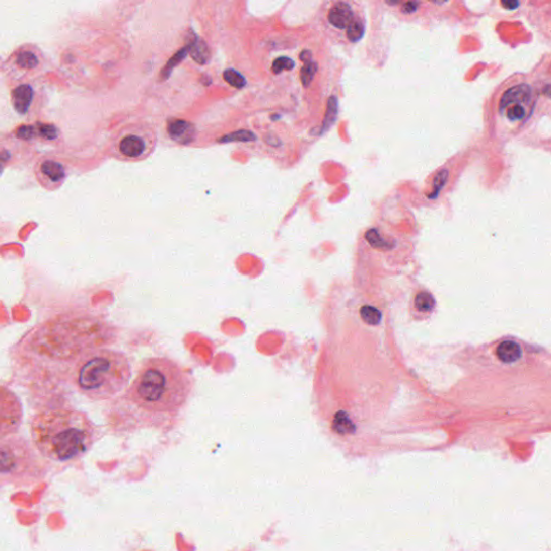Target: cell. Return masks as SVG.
<instances>
[{
    "instance_id": "obj_1",
    "label": "cell",
    "mask_w": 551,
    "mask_h": 551,
    "mask_svg": "<svg viewBox=\"0 0 551 551\" xmlns=\"http://www.w3.org/2000/svg\"><path fill=\"white\" fill-rule=\"evenodd\" d=\"M192 391V376L175 361L160 357L144 362L127 395L141 410L175 415L184 407Z\"/></svg>"
},
{
    "instance_id": "obj_2",
    "label": "cell",
    "mask_w": 551,
    "mask_h": 551,
    "mask_svg": "<svg viewBox=\"0 0 551 551\" xmlns=\"http://www.w3.org/2000/svg\"><path fill=\"white\" fill-rule=\"evenodd\" d=\"M31 436L44 458L67 462L81 458L96 439V429L83 412L58 408L36 416Z\"/></svg>"
},
{
    "instance_id": "obj_3",
    "label": "cell",
    "mask_w": 551,
    "mask_h": 551,
    "mask_svg": "<svg viewBox=\"0 0 551 551\" xmlns=\"http://www.w3.org/2000/svg\"><path fill=\"white\" fill-rule=\"evenodd\" d=\"M131 377L127 357L111 349L84 353L76 368V384L92 400H106L127 387Z\"/></svg>"
},
{
    "instance_id": "obj_4",
    "label": "cell",
    "mask_w": 551,
    "mask_h": 551,
    "mask_svg": "<svg viewBox=\"0 0 551 551\" xmlns=\"http://www.w3.org/2000/svg\"><path fill=\"white\" fill-rule=\"evenodd\" d=\"M155 138L143 131H125L116 138L115 151L124 160L139 161L146 159L153 150Z\"/></svg>"
},
{
    "instance_id": "obj_5",
    "label": "cell",
    "mask_w": 551,
    "mask_h": 551,
    "mask_svg": "<svg viewBox=\"0 0 551 551\" xmlns=\"http://www.w3.org/2000/svg\"><path fill=\"white\" fill-rule=\"evenodd\" d=\"M22 417V405L17 395L0 385V437L17 431L21 426Z\"/></svg>"
},
{
    "instance_id": "obj_6",
    "label": "cell",
    "mask_w": 551,
    "mask_h": 551,
    "mask_svg": "<svg viewBox=\"0 0 551 551\" xmlns=\"http://www.w3.org/2000/svg\"><path fill=\"white\" fill-rule=\"evenodd\" d=\"M169 137L177 144L188 145L193 143L196 136L195 126L184 120L171 119L167 122Z\"/></svg>"
},
{
    "instance_id": "obj_7",
    "label": "cell",
    "mask_w": 551,
    "mask_h": 551,
    "mask_svg": "<svg viewBox=\"0 0 551 551\" xmlns=\"http://www.w3.org/2000/svg\"><path fill=\"white\" fill-rule=\"evenodd\" d=\"M23 456L21 447H14L11 443L0 444V474H10L18 469Z\"/></svg>"
},
{
    "instance_id": "obj_8",
    "label": "cell",
    "mask_w": 551,
    "mask_h": 551,
    "mask_svg": "<svg viewBox=\"0 0 551 551\" xmlns=\"http://www.w3.org/2000/svg\"><path fill=\"white\" fill-rule=\"evenodd\" d=\"M531 93H532L531 88L526 84H520L509 89L505 94H504L501 99V102H500L501 111H503L506 107L511 105L525 104V102L529 101L531 97Z\"/></svg>"
},
{
    "instance_id": "obj_9",
    "label": "cell",
    "mask_w": 551,
    "mask_h": 551,
    "mask_svg": "<svg viewBox=\"0 0 551 551\" xmlns=\"http://www.w3.org/2000/svg\"><path fill=\"white\" fill-rule=\"evenodd\" d=\"M353 20V11L346 3H337L328 12V21L333 26L343 29Z\"/></svg>"
},
{
    "instance_id": "obj_10",
    "label": "cell",
    "mask_w": 551,
    "mask_h": 551,
    "mask_svg": "<svg viewBox=\"0 0 551 551\" xmlns=\"http://www.w3.org/2000/svg\"><path fill=\"white\" fill-rule=\"evenodd\" d=\"M34 97V91L28 84L18 86L12 93V102L14 109L20 114H25L30 107Z\"/></svg>"
},
{
    "instance_id": "obj_11",
    "label": "cell",
    "mask_w": 551,
    "mask_h": 551,
    "mask_svg": "<svg viewBox=\"0 0 551 551\" xmlns=\"http://www.w3.org/2000/svg\"><path fill=\"white\" fill-rule=\"evenodd\" d=\"M497 356L503 363H515L522 356V348L515 340H504L497 349Z\"/></svg>"
},
{
    "instance_id": "obj_12",
    "label": "cell",
    "mask_w": 551,
    "mask_h": 551,
    "mask_svg": "<svg viewBox=\"0 0 551 551\" xmlns=\"http://www.w3.org/2000/svg\"><path fill=\"white\" fill-rule=\"evenodd\" d=\"M188 53L191 54L192 58L200 65L207 64L210 58V50L206 42L200 40L198 38H194L193 40L187 44Z\"/></svg>"
},
{
    "instance_id": "obj_13",
    "label": "cell",
    "mask_w": 551,
    "mask_h": 551,
    "mask_svg": "<svg viewBox=\"0 0 551 551\" xmlns=\"http://www.w3.org/2000/svg\"><path fill=\"white\" fill-rule=\"evenodd\" d=\"M40 170L42 175L45 176L49 180L53 181V182H59L60 180L65 178V169L64 166L58 162L55 161H44L41 166Z\"/></svg>"
},
{
    "instance_id": "obj_14",
    "label": "cell",
    "mask_w": 551,
    "mask_h": 551,
    "mask_svg": "<svg viewBox=\"0 0 551 551\" xmlns=\"http://www.w3.org/2000/svg\"><path fill=\"white\" fill-rule=\"evenodd\" d=\"M188 53V46H184V48H182L181 50H179L174 56H172L168 62L166 64V66H165L162 70V73L160 75L162 80H166V79L169 78L170 74L172 73V70H174V68L179 65L181 61L183 60V58L186 56V54Z\"/></svg>"
},
{
    "instance_id": "obj_15",
    "label": "cell",
    "mask_w": 551,
    "mask_h": 551,
    "mask_svg": "<svg viewBox=\"0 0 551 551\" xmlns=\"http://www.w3.org/2000/svg\"><path fill=\"white\" fill-rule=\"evenodd\" d=\"M360 313H361L362 320H363L367 324L377 325L379 324V322L381 320L380 311L372 306H363L360 310Z\"/></svg>"
},
{
    "instance_id": "obj_16",
    "label": "cell",
    "mask_w": 551,
    "mask_h": 551,
    "mask_svg": "<svg viewBox=\"0 0 551 551\" xmlns=\"http://www.w3.org/2000/svg\"><path fill=\"white\" fill-rule=\"evenodd\" d=\"M364 35V24L360 20L354 19L347 26V37L351 42H358Z\"/></svg>"
},
{
    "instance_id": "obj_17",
    "label": "cell",
    "mask_w": 551,
    "mask_h": 551,
    "mask_svg": "<svg viewBox=\"0 0 551 551\" xmlns=\"http://www.w3.org/2000/svg\"><path fill=\"white\" fill-rule=\"evenodd\" d=\"M223 78L228 84H231L233 88L236 89H242L247 84L245 77L234 69H226L223 74Z\"/></svg>"
},
{
    "instance_id": "obj_18",
    "label": "cell",
    "mask_w": 551,
    "mask_h": 551,
    "mask_svg": "<svg viewBox=\"0 0 551 551\" xmlns=\"http://www.w3.org/2000/svg\"><path fill=\"white\" fill-rule=\"evenodd\" d=\"M415 305L418 310L422 312H428L433 309V307L435 305V301L431 294L427 292H421L416 296Z\"/></svg>"
},
{
    "instance_id": "obj_19",
    "label": "cell",
    "mask_w": 551,
    "mask_h": 551,
    "mask_svg": "<svg viewBox=\"0 0 551 551\" xmlns=\"http://www.w3.org/2000/svg\"><path fill=\"white\" fill-rule=\"evenodd\" d=\"M317 72H318V64L316 61L309 60L305 62V65L303 66L301 70V80L304 86H308L311 83L312 79L314 75L317 74Z\"/></svg>"
},
{
    "instance_id": "obj_20",
    "label": "cell",
    "mask_w": 551,
    "mask_h": 551,
    "mask_svg": "<svg viewBox=\"0 0 551 551\" xmlns=\"http://www.w3.org/2000/svg\"><path fill=\"white\" fill-rule=\"evenodd\" d=\"M18 65L24 69H33L38 66V58L31 52H22L17 58Z\"/></svg>"
},
{
    "instance_id": "obj_21",
    "label": "cell",
    "mask_w": 551,
    "mask_h": 551,
    "mask_svg": "<svg viewBox=\"0 0 551 551\" xmlns=\"http://www.w3.org/2000/svg\"><path fill=\"white\" fill-rule=\"evenodd\" d=\"M295 64L294 61L289 58V57H286V56H282V57H278L277 59H274L273 62H272V66H271V70L272 73L278 75V74H281L283 72H289V70H292L294 68Z\"/></svg>"
},
{
    "instance_id": "obj_22",
    "label": "cell",
    "mask_w": 551,
    "mask_h": 551,
    "mask_svg": "<svg viewBox=\"0 0 551 551\" xmlns=\"http://www.w3.org/2000/svg\"><path fill=\"white\" fill-rule=\"evenodd\" d=\"M503 112H505L507 119L510 121H520L524 119V116L526 114L525 108L523 105L508 106L503 110Z\"/></svg>"
},
{
    "instance_id": "obj_23",
    "label": "cell",
    "mask_w": 551,
    "mask_h": 551,
    "mask_svg": "<svg viewBox=\"0 0 551 551\" xmlns=\"http://www.w3.org/2000/svg\"><path fill=\"white\" fill-rule=\"evenodd\" d=\"M256 137L253 132L251 131H247V130H239L237 132H233V133H230V135L225 136L222 141H252V140H255Z\"/></svg>"
},
{
    "instance_id": "obj_24",
    "label": "cell",
    "mask_w": 551,
    "mask_h": 551,
    "mask_svg": "<svg viewBox=\"0 0 551 551\" xmlns=\"http://www.w3.org/2000/svg\"><path fill=\"white\" fill-rule=\"evenodd\" d=\"M37 128H38V135H40L41 137H43L45 139L52 140V139H55L58 136L57 128L55 127L54 125L41 124V125H39Z\"/></svg>"
},
{
    "instance_id": "obj_25",
    "label": "cell",
    "mask_w": 551,
    "mask_h": 551,
    "mask_svg": "<svg viewBox=\"0 0 551 551\" xmlns=\"http://www.w3.org/2000/svg\"><path fill=\"white\" fill-rule=\"evenodd\" d=\"M336 114H337V100L335 99V97H330L329 100H328V105H327L326 116H325V120H324V123H323L324 128H326V126H329L330 124L334 122Z\"/></svg>"
},
{
    "instance_id": "obj_26",
    "label": "cell",
    "mask_w": 551,
    "mask_h": 551,
    "mask_svg": "<svg viewBox=\"0 0 551 551\" xmlns=\"http://www.w3.org/2000/svg\"><path fill=\"white\" fill-rule=\"evenodd\" d=\"M38 135V128L33 125H25L22 126L18 129L17 136L21 139L24 140H30Z\"/></svg>"
},
{
    "instance_id": "obj_27",
    "label": "cell",
    "mask_w": 551,
    "mask_h": 551,
    "mask_svg": "<svg viewBox=\"0 0 551 551\" xmlns=\"http://www.w3.org/2000/svg\"><path fill=\"white\" fill-rule=\"evenodd\" d=\"M366 239L375 248H380V249L387 248V246H385L387 243H385V241L380 237V235L378 234V232L376 230L368 231L366 233Z\"/></svg>"
},
{
    "instance_id": "obj_28",
    "label": "cell",
    "mask_w": 551,
    "mask_h": 551,
    "mask_svg": "<svg viewBox=\"0 0 551 551\" xmlns=\"http://www.w3.org/2000/svg\"><path fill=\"white\" fill-rule=\"evenodd\" d=\"M447 177H448V172L446 170H443L440 174H438V176L436 177L435 181H434V192H433L431 195V198H435L437 194L439 193V191L442 190V187L445 185L446 181H447Z\"/></svg>"
},
{
    "instance_id": "obj_29",
    "label": "cell",
    "mask_w": 551,
    "mask_h": 551,
    "mask_svg": "<svg viewBox=\"0 0 551 551\" xmlns=\"http://www.w3.org/2000/svg\"><path fill=\"white\" fill-rule=\"evenodd\" d=\"M419 6H420L419 0H409V2L405 3L403 7H401V12L406 14L414 13L417 9H418Z\"/></svg>"
},
{
    "instance_id": "obj_30",
    "label": "cell",
    "mask_w": 551,
    "mask_h": 551,
    "mask_svg": "<svg viewBox=\"0 0 551 551\" xmlns=\"http://www.w3.org/2000/svg\"><path fill=\"white\" fill-rule=\"evenodd\" d=\"M501 4L507 10H515L519 7V0H501Z\"/></svg>"
},
{
    "instance_id": "obj_31",
    "label": "cell",
    "mask_w": 551,
    "mask_h": 551,
    "mask_svg": "<svg viewBox=\"0 0 551 551\" xmlns=\"http://www.w3.org/2000/svg\"><path fill=\"white\" fill-rule=\"evenodd\" d=\"M300 57L304 62L309 61V60H311V53H310V51H303V53L301 54Z\"/></svg>"
},
{
    "instance_id": "obj_32",
    "label": "cell",
    "mask_w": 551,
    "mask_h": 551,
    "mask_svg": "<svg viewBox=\"0 0 551 551\" xmlns=\"http://www.w3.org/2000/svg\"><path fill=\"white\" fill-rule=\"evenodd\" d=\"M430 2L433 3V4H435V5H443V4L447 3L448 0H430Z\"/></svg>"
},
{
    "instance_id": "obj_33",
    "label": "cell",
    "mask_w": 551,
    "mask_h": 551,
    "mask_svg": "<svg viewBox=\"0 0 551 551\" xmlns=\"http://www.w3.org/2000/svg\"><path fill=\"white\" fill-rule=\"evenodd\" d=\"M399 2H400V0H385V3L389 4V5H391V6L396 5V4H398Z\"/></svg>"
},
{
    "instance_id": "obj_34",
    "label": "cell",
    "mask_w": 551,
    "mask_h": 551,
    "mask_svg": "<svg viewBox=\"0 0 551 551\" xmlns=\"http://www.w3.org/2000/svg\"><path fill=\"white\" fill-rule=\"evenodd\" d=\"M2 172H3V165L0 164V175H2Z\"/></svg>"
}]
</instances>
